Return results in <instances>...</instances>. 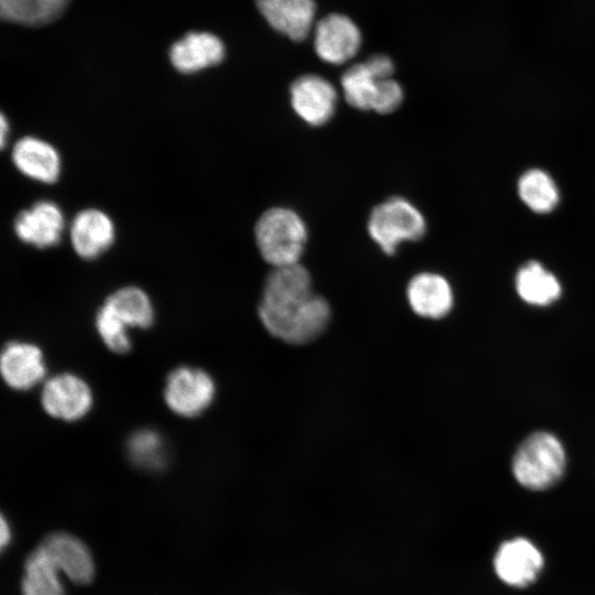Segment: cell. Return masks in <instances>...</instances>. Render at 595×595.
Listing matches in <instances>:
<instances>
[{
	"mask_svg": "<svg viewBox=\"0 0 595 595\" xmlns=\"http://www.w3.org/2000/svg\"><path fill=\"white\" fill-rule=\"evenodd\" d=\"M312 294V278L300 262L273 268L266 279L258 307L264 328L280 339L290 317Z\"/></svg>",
	"mask_w": 595,
	"mask_h": 595,
	"instance_id": "6da1fadb",
	"label": "cell"
},
{
	"mask_svg": "<svg viewBox=\"0 0 595 595\" xmlns=\"http://www.w3.org/2000/svg\"><path fill=\"white\" fill-rule=\"evenodd\" d=\"M566 454L561 441L545 431L529 435L512 457V475L524 488L545 490L563 476Z\"/></svg>",
	"mask_w": 595,
	"mask_h": 595,
	"instance_id": "7a4b0ae2",
	"label": "cell"
},
{
	"mask_svg": "<svg viewBox=\"0 0 595 595\" xmlns=\"http://www.w3.org/2000/svg\"><path fill=\"white\" fill-rule=\"evenodd\" d=\"M258 250L273 268L300 262L307 240L301 216L286 207H272L258 219L255 228Z\"/></svg>",
	"mask_w": 595,
	"mask_h": 595,
	"instance_id": "3957f363",
	"label": "cell"
},
{
	"mask_svg": "<svg viewBox=\"0 0 595 595\" xmlns=\"http://www.w3.org/2000/svg\"><path fill=\"white\" fill-rule=\"evenodd\" d=\"M367 229L380 249L391 256L402 242L420 240L425 234L426 223L411 202L394 196L371 210Z\"/></svg>",
	"mask_w": 595,
	"mask_h": 595,
	"instance_id": "277c9868",
	"label": "cell"
},
{
	"mask_svg": "<svg viewBox=\"0 0 595 595\" xmlns=\"http://www.w3.org/2000/svg\"><path fill=\"white\" fill-rule=\"evenodd\" d=\"M215 383L202 369L180 367L173 370L165 383L164 400L174 413L191 418L202 413L212 403Z\"/></svg>",
	"mask_w": 595,
	"mask_h": 595,
	"instance_id": "5b68a950",
	"label": "cell"
},
{
	"mask_svg": "<svg viewBox=\"0 0 595 595\" xmlns=\"http://www.w3.org/2000/svg\"><path fill=\"white\" fill-rule=\"evenodd\" d=\"M544 565L540 550L528 539L513 538L500 544L494 556L498 578L512 587L532 584Z\"/></svg>",
	"mask_w": 595,
	"mask_h": 595,
	"instance_id": "8992f818",
	"label": "cell"
},
{
	"mask_svg": "<svg viewBox=\"0 0 595 595\" xmlns=\"http://www.w3.org/2000/svg\"><path fill=\"white\" fill-rule=\"evenodd\" d=\"M291 105L307 125L320 127L335 113L337 91L327 79L315 74L298 77L290 87Z\"/></svg>",
	"mask_w": 595,
	"mask_h": 595,
	"instance_id": "52a82bcc",
	"label": "cell"
},
{
	"mask_svg": "<svg viewBox=\"0 0 595 595\" xmlns=\"http://www.w3.org/2000/svg\"><path fill=\"white\" fill-rule=\"evenodd\" d=\"M41 402L51 416L75 421L88 413L93 404V394L88 385L79 377L61 374L46 381Z\"/></svg>",
	"mask_w": 595,
	"mask_h": 595,
	"instance_id": "ba28073f",
	"label": "cell"
},
{
	"mask_svg": "<svg viewBox=\"0 0 595 595\" xmlns=\"http://www.w3.org/2000/svg\"><path fill=\"white\" fill-rule=\"evenodd\" d=\"M360 43V31L347 15L331 13L316 24L314 48L326 63L338 65L347 62L356 55Z\"/></svg>",
	"mask_w": 595,
	"mask_h": 595,
	"instance_id": "9c48e42d",
	"label": "cell"
},
{
	"mask_svg": "<svg viewBox=\"0 0 595 595\" xmlns=\"http://www.w3.org/2000/svg\"><path fill=\"white\" fill-rule=\"evenodd\" d=\"M65 217L54 202L39 201L18 214L13 223L17 237L36 248H50L60 242Z\"/></svg>",
	"mask_w": 595,
	"mask_h": 595,
	"instance_id": "30bf717a",
	"label": "cell"
},
{
	"mask_svg": "<svg viewBox=\"0 0 595 595\" xmlns=\"http://www.w3.org/2000/svg\"><path fill=\"white\" fill-rule=\"evenodd\" d=\"M39 547L76 584H88L94 577V561L88 548L76 537L66 532L46 536Z\"/></svg>",
	"mask_w": 595,
	"mask_h": 595,
	"instance_id": "8fae6325",
	"label": "cell"
},
{
	"mask_svg": "<svg viewBox=\"0 0 595 595\" xmlns=\"http://www.w3.org/2000/svg\"><path fill=\"white\" fill-rule=\"evenodd\" d=\"M69 236L73 249L80 258L95 259L113 244L116 228L105 212L86 208L73 218Z\"/></svg>",
	"mask_w": 595,
	"mask_h": 595,
	"instance_id": "7c38bea8",
	"label": "cell"
},
{
	"mask_svg": "<svg viewBox=\"0 0 595 595\" xmlns=\"http://www.w3.org/2000/svg\"><path fill=\"white\" fill-rule=\"evenodd\" d=\"M14 166L26 177L42 183H54L62 171L58 151L45 140L25 136L19 139L11 152Z\"/></svg>",
	"mask_w": 595,
	"mask_h": 595,
	"instance_id": "4fadbf2b",
	"label": "cell"
},
{
	"mask_svg": "<svg viewBox=\"0 0 595 595\" xmlns=\"http://www.w3.org/2000/svg\"><path fill=\"white\" fill-rule=\"evenodd\" d=\"M407 299L415 314L431 320L446 316L454 302L451 284L434 272H421L412 277L407 286Z\"/></svg>",
	"mask_w": 595,
	"mask_h": 595,
	"instance_id": "5bb4252c",
	"label": "cell"
},
{
	"mask_svg": "<svg viewBox=\"0 0 595 595\" xmlns=\"http://www.w3.org/2000/svg\"><path fill=\"white\" fill-rule=\"evenodd\" d=\"M0 370L9 387L28 390L45 376L43 353L31 343H9L1 353Z\"/></svg>",
	"mask_w": 595,
	"mask_h": 595,
	"instance_id": "9a60e30c",
	"label": "cell"
},
{
	"mask_svg": "<svg viewBox=\"0 0 595 595\" xmlns=\"http://www.w3.org/2000/svg\"><path fill=\"white\" fill-rule=\"evenodd\" d=\"M169 56L177 72L192 74L219 64L225 57V46L212 33L190 32L171 46Z\"/></svg>",
	"mask_w": 595,
	"mask_h": 595,
	"instance_id": "2e32d148",
	"label": "cell"
},
{
	"mask_svg": "<svg viewBox=\"0 0 595 595\" xmlns=\"http://www.w3.org/2000/svg\"><path fill=\"white\" fill-rule=\"evenodd\" d=\"M256 2L273 29L294 41L306 37L315 14L313 0H256Z\"/></svg>",
	"mask_w": 595,
	"mask_h": 595,
	"instance_id": "e0dca14e",
	"label": "cell"
},
{
	"mask_svg": "<svg viewBox=\"0 0 595 595\" xmlns=\"http://www.w3.org/2000/svg\"><path fill=\"white\" fill-rule=\"evenodd\" d=\"M515 284L520 299L536 306L550 305L562 293L556 277L537 261L527 262L518 270Z\"/></svg>",
	"mask_w": 595,
	"mask_h": 595,
	"instance_id": "ac0fdd59",
	"label": "cell"
},
{
	"mask_svg": "<svg viewBox=\"0 0 595 595\" xmlns=\"http://www.w3.org/2000/svg\"><path fill=\"white\" fill-rule=\"evenodd\" d=\"M69 0H0V15L3 21L41 26L57 20Z\"/></svg>",
	"mask_w": 595,
	"mask_h": 595,
	"instance_id": "d6986e66",
	"label": "cell"
},
{
	"mask_svg": "<svg viewBox=\"0 0 595 595\" xmlns=\"http://www.w3.org/2000/svg\"><path fill=\"white\" fill-rule=\"evenodd\" d=\"M104 305L108 307L129 329L147 328L154 317L148 294L137 286H126L109 295Z\"/></svg>",
	"mask_w": 595,
	"mask_h": 595,
	"instance_id": "ffe728a7",
	"label": "cell"
},
{
	"mask_svg": "<svg viewBox=\"0 0 595 595\" xmlns=\"http://www.w3.org/2000/svg\"><path fill=\"white\" fill-rule=\"evenodd\" d=\"M331 316L332 310L326 299L313 293L302 304L284 342L291 345L310 343L326 329Z\"/></svg>",
	"mask_w": 595,
	"mask_h": 595,
	"instance_id": "44dd1931",
	"label": "cell"
},
{
	"mask_svg": "<svg viewBox=\"0 0 595 595\" xmlns=\"http://www.w3.org/2000/svg\"><path fill=\"white\" fill-rule=\"evenodd\" d=\"M60 570L37 545L24 564L21 589L23 595H65Z\"/></svg>",
	"mask_w": 595,
	"mask_h": 595,
	"instance_id": "7402d4cb",
	"label": "cell"
},
{
	"mask_svg": "<svg viewBox=\"0 0 595 595\" xmlns=\"http://www.w3.org/2000/svg\"><path fill=\"white\" fill-rule=\"evenodd\" d=\"M518 193L530 209L540 214L553 210L560 199L553 178L538 169L529 170L520 176Z\"/></svg>",
	"mask_w": 595,
	"mask_h": 595,
	"instance_id": "603a6c76",
	"label": "cell"
},
{
	"mask_svg": "<svg viewBox=\"0 0 595 595\" xmlns=\"http://www.w3.org/2000/svg\"><path fill=\"white\" fill-rule=\"evenodd\" d=\"M379 80L365 62L351 65L340 77L345 100L358 110H371Z\"/></svg>",
	"mask_w": 595,
	"mask_h": 595,
	"instance_id": "cb8c5ba5",
	"label": "cell"
},
{
	"mask_svg": "<svg viewBox=\"0 0 595 595\" xmlns=\"http://www.w3.org/2000/svg\"><path fill=\"white\" fill-rule=\"evenodd\" d=\"M129 455L137 465L147 469H160L165 463V446L154 431L136 432L128 443Z\"/></svg>",
	"mask_w": 595,
	"mask_h": 595,
	"instance_id": "d4e9b609",
	"label": "cell"
},
{
	"mask_svg": "<svg viewBox=\"0 0 595 595\" xmlns=\"http://www.w3.org/2000/svg\"><path fill=\"white\" fill-rule=\"evenodd\" d=\"M97 332L105 345L115 353H126L131 347L129 328L104 304L96 316Z\"/></svg>",
	"mask_w": 595,
	"mask_h": 595,
	"instance_id": "484cf974",
	"label": "cell"
},
{
	"mask_svg": "<svg viewBox=\"0 0 595 595\" xmlns=\"http://www.w3.org/2000/svg\"><path fill=\"white\" fill-rule=\"evenodd\" d=\"M403 100L401 85L391 78L380 79L372 100L371 110L387 115L399 108Z\"/></svg>",
	"mask_w": 595,
	"mask_h": 595,
	"instance_id": "4316f807",
	"label": "cell"
},
{
	"mask_svg": "<svg viewBox=\"0 0 595 595\" xmlns=\"http://www.w3.org/2000/svg\"><path fill=\"white\" fill-rule=\"evenodd\" d=\"M365 63L371 73L379 79L391 78L394 65L391 58L386 54H374Z\"/></svg>",
	"mask_w": 595,
	"mask_h": 595,
	"instance_id": "83f0119b",
	"label": "cell"
},
{
	"mask_svg": "<svg viewBox=\"0 0 595 595\" xmlns=\"http://www.w3.org/2000/svg\"><path fill=\"white\" fill-rule=\"evenodd\" d=\"M11 532L8 523L6 522L4 518L1 517V524H0V544L3 548L9 541H10Z\"/></svg>",
	"mask_w": 595,
	"mask_h": 595,
	"instance_id": "f1b7e54d",
	"label": "cell"
},
{
	"mask_svg": "<svg viewBox=\"0 0 595 595\" xmlns=\"http://www.w3.org/2000/svg\"><path fill=\"white\" fill-rule=\"evenodd\" d=\"M0 122H1V125H0V142H1V147H4L7 138H8L9 132H10V126H9V121L7 120L4 115L1 116Z\"/></svg>",
	"mask_w": 595,
	"mask_h": 595,
	"instance_id": "f546056e",
	"label": "cell"
}]
</instances>
